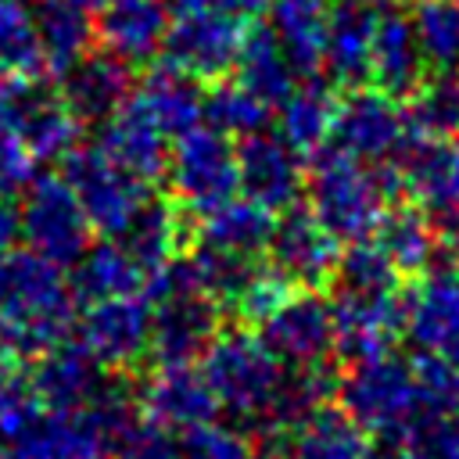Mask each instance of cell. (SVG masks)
<instances>
[{
	"mask_svg": "<svg viewBox=\"0 0 459 459\" xmlns=\"http://www.w3.org/2000/svg\"><path fill=\"white\" fill-rule=\"evenodd\" d=\"M75 316L79 305L61 265L29 247L0 255V359L32 362L72 337Z\"/></svg>",
	"mask_w": 459,
	"mask_h": 459,
	"instance_id": "obj_1",
	"label": "cell"
},
{
	"mask_svg": "<svg viewBox=\"0 0 459 459\" xmlns=\"http://www.w3.org/2000/svg\"><path fill=\"white\" fill-rule=\"evenodd\" d=\"M305 161L308 212L326 226L337 244L369 240L391 204V194L402 190L394 165L359 161L333 143H323Z\"/></svg>",
	"mask_w": 459,
	"mask_h": 459,
	"instance_id": "obj_2",
	"label": "cell"
},
{
	"mask_svg": "<svg viewBox=\"0 0 459 459\" xmlns=\"http://www.w3.org/2000/svg\"><path fill=\"white\" fill-rule=\"evenodd\" d=\"M283 369L287 366L262 344V337L251 333V326H237V323L222 326L201 355V373L219 409H226L247 427L255 423V434L262 430L276 402Z\"/></svg>",
	"mask_w": 459,
	"mask_h": 459,
	"instance_id": "obj_3",
	"label": "cell"
},
{
	"mask_svg": "<svg viewBox=\"0 0 459 459\" xmlns=\"http://www.w3.org/2000/svg\"><path fill=\"white\" fill-rule=\"evenodd\" d=\"M333 398L341 402L337 409L359 430L384 441H391L402 427H409L427 409L412 359H394L391 351L366 362H351L337 377Z\"/></svg>",
	"mask_w": 459,
	"mask_h": 459,
	"instance_id": "obj_4",
	"label": "cell"
},
{
	"mask_svg": "<svg viewBox=\"0 0 459 459\" xmlns=\"http://www.w3.org/2000/svg\"><path fill=\"white\" fill-rule=\"evenodd\" d=\"M165 194L190 215H204L237 197V154L233 140L204 122L179 133L169 147Z\"/></svg>",
	"mask_w": 459,
	"mask_h": 459,
	"instance_id": "obj_5",
	"label": "cell"
},
{
	"mask_svg": "<svg viewBox=\"0 0 459 459\" xmlns=\"http://www.w3.org/2000/svg\"><path fill=\"white\" fill-rule=\"evenodd\" d=\"M402 337L416 355L459 369V265L434 262L398 294Z\"/></svg>",
	"mask_w": 459,
	"mask_h": 459,
	"instance_id": "obj_6",
	"label": "cell"
},
{
	"mask_svg": "<svg viewBox=\"0 0 459 459\" xmlns=\"http://www.w3.org/2000/svg\"><path fill=\"white\" fill-rule=\"evenodd\" d=\"M22 212V240L39 258L68 269L90 244L93 226L75 201L72 186L57 176H32L25 186V197L18 204Z\"/></svg>",
	"mask_w": 459,
	"mask_h": 459,
	"instance_id": "obj_7",
	"label": "cell"
},
{
	"mask_svg": "<svg viewBox=\"0 0 459 459\" xmlns=\"http://www.w3.org/2000/svg\"><path fill=\"white\" fill-rule=\"evenodd\" d=\"M61 179L72 186V194L82 204L93 233H100L104 240L118 237L122 226L129 222V215L151 194L147 183L122 172L97 143H75L61 158Z\"/></svg>",
	"mask_w": 459,
	"mask_h": 459,
	"instance_id": "obj_8",
	"label": "cell"
},
{
	"mask_svg": "<svg viewBox=\"0 0 459 459\" xmlns=\"http://www.w3.org/2000/svg\"><path fill=\"white\" fill-rule=\"evenodd\" d=\"M394 172L409 201L430 219L441 240L459 233V143L412 136L394 154Z\"/></svg>",
	"mask_w": 459,
	"mask_h": 459,
	"instance_id": "obj_9",
	"label": "cell"
},
{
	"mask_svg": "<svg viewBox=\"0 0 459 459\" xmlns=\"http://www.w3.org/2000/svg\"><path fill=\"white\" fill-rule=\"evenodd\" d=\"M244 29H247V18H237L215 4L186 11V14H169L161 61L176 65L197 82L226 79L233 72Z\"/></svg>",
	"mask_w": 459,
	"mask_h": 459,
	"instance_id": "obj_10",
	"label": "cell"
},
{
	"mask_svg": "<svg viewBox=\"0 0 459 459\" xmlns=\"http://www.w3.org/2000/svg\"><path fill=\"white\" fill-rule=\"evenodd\" d=\"M75 330L86 351L111 373H136L151 362V301L143 294L82 305Z\"/></svg>",
	"mask_w": 459,
	"mask_h": 459,
	"instance_id": "obj_11",
	"label": "cell"
},
{
	"mask_svg": "<svg viewBox=\"0 0 459 459\" xmlns=\"http://www.w3.org/2000/svg\"><path fill=\"white\" fill-rule=\"evenodd\" d=\"M405 140H409V122L402 100L373 86H351L337 93V111L330 129L333 147L369 165H391L394 154L405 147Z\"/></svg>",
	"mask_w": 459,
	"mask_h": 459,
	"instance_id": "obj_12",
	"label": "cell"
},
{
	"mask_svg": "<svg viewBox=\"0 0 459 459\" xmlns=\"http://www.w3.org/2000/svg\"><path fill=\"white\" fill-rule=\"evenodd\" d=\"M398 290H344L330 287V323H333V359L344 366L387 355L402 337V301Z\"/></svg>",
	"mask_w": 459,
	"mask_h": 459,
	"instance_id": "obj_13",
	"label": "cell"
},
{
	"mask_svg": "<svg viewBox=\"0 0 459 459\" xmlns=\"http://www.w3.org/2000/svg\"><path fill=\"white\" fill-rule=\"evenodd\" d=\"M237 154V194L280 215L298 204L305 194V165L301 154L280 133H247L233 140Z\"/></svg>",
	"mask_w": 459,
	"mask_h": 459,
	"instance_id": "obj_14",
	"label": "cell"
},
{
	"mask_svg": "<svg viewBox=\"0 0 459 459\" xmlns=\"http://www.w3.org/2000/svg\"><path fill=\"white\" fill-rule=\"evenodd\" d=\"M341 244L326 233V226L308 212V204H294L273 219V233L265 244V262L301 290L330 287L337 269Z\"/></svg>",
	"mask_w": 459,
	"mask_h": 459,
	"instance_id": "obj_15",
	"label": "cell"
},
{
	"mask_svg": "<svg viewBox=\"0 0 459 459\" xmlns=\"http://www.w3.org/2000/svg\"><path fill=\"white\" fill-rule=\"evenodd\" d=\"M262 344L283 366H316L333 359V323L330 305L319 290H290L262 323Z\"/></svg>",
	"mask_w": 459,
	"mask_h": 459,
	"instance_id": "obj_16",
	"label": "cell"
},
{
	"mask_svg": "<svg viewBox=\"0 0 459 459\" xmlns=\"http://www.w3.org/2000/svg\"><path fill=\"white\" fill-rule=\"evenodd\" d=\"M57 97L65 100V108L82 122V126H100L104 118H111L136 90V72L133 65L118 61L108 50L90 47L79 61H72L61 75H57Z\"/></svg>",
	"mask_w": 459,
	"mask_h": 459,
	"instance_id": "obj_17",
	"label": "cell"
},
{
	"mask_svg": "<svg viewBox=\"0 0 459 459\" xmlns=\"http://www.w3.org/2000/svg\"><path fill=\"white\" fill-rule=\"evenodd\" d=\"M194 222L197 215L183 212L169 194H147L140 208L129 215L118 237H111L143 276H154L165 269L176 255H183L194 244Z\"/></svg>",
	"mask_w": 459,
	"mask_h": 459,
	"instance_id": "obj_18",
	"label": "cell"
},
{
	"mask_svg": "<svg viewBox=\"0 0 459 459\" xmlns=\"http://www.w3.org/2000/svg\"><path fill=\"white\" fill-rule=\"evenodd\" d=\"M136 398H140L143 416L172 434L208 423L219 412V402H215L201 366H194V362L151 366V373L136 380Z\"/></svg>",
	"mask_w": 459,
	"mask_h": 459,
	"instance_id": "obj_19",
	"label": "cell"
},
{
	"mask_svg": "<svg viewBox=\"0 0 459 459\" xmlns=\"http://www.w3.org/2000/svg\"><path fill=\"white\" fill-rule=\"evenodd\" d=\"M32 391L43 409L50 412H82L104 387L108 369L86 351L79 337H65L61 344L47 348L29 366Z\"/></svg>",
	"mask_w": 459,
	"mask_h": 459,
	"instance_id": "obj_20",
	"label": "cell"
},
{
	"mask_svg": "<svg viewBox=\"0 0 459 459\" xmlns=\"http://www.w3.org/2000/svg\"><path fill=\"white\" fill-rule=\"evenodd\" d=\"M169 29L165 0H104L93 7V47L126 65H151L161 54Z\"/></svg>",
	"mask_w": 459,
	"mask_h": 459,
	"instance_id": "obj_21",
	"label": "cell"
},
{
	"mask_svg": "<svg viewBox=\"0 0 459 459\" xmlns=\"http://www.w3.org/2000/svg\"><path fill=\"white\" fill-rule=\"evenodd\" d=\"M427 61L420 54L416 32H412V18L409 11H402L394 0L384 4L377 11V29H373V43H369V72H366V86L405 100L427 75Z\"/></svg>",
	"mask_w": 459,
	"mask_h": 459,
	"instance_id": "obj_22",
	"label": "cell"
},
{
	"mask_svg": "<svg viewBox=\"0 0 459 459\" xmlns=\"http://www.w3.org/2000/svg\"><path fill=\"white\" fill-rule=\"evenodd\" d=\"M377 11L359 0H330L326 25H323V61L319 75L333 90L366 86L369 72V43L377 29Z\"/></svg>",
	"mask_w": 459,
	"mask_h": 459,
	"instance_id": "obj_23",
	"label": "cell"
},
{
	"mask_svg": "<svg viewBox=\"0 0 459 459\" xmlns=\"http://www.w3.org/2000/svg\"><path fill=\"white\" fill-rule=\"evenodd\" d=\"M258 459H377L369 434L341 409L323 405L280 437L258 441Z\"/></svg>",
	"mask_w": 459,
	"mask_h": 459,
	"instance_id": "obj_24",
	"label": "cell"
},
{
	"mask_svg": "<svg viewBox=\"0 0 459 459\" xmlns=\"http://www.w3.org/2000/svg\"><path fill=\"white\" fill-rule=\"evenodd\" d=\"M97 147L133 179L154 186L169 169V136L147 118V111L129 97L111 118L97 126Z\"/></svg>",
	"mask_w": 459,
	"mask_h": 459,
	"instance_id": "obj_25",
	"label": "cell"
},
{
	"mask_svg": "<svg viewBox=\"0 0 459 459\" xmlns=\"http://www.w3.org/2000/svg\"><path fill=\"white\" fill-rule=\"evenodd\" d=\"M133 100L169 140H176L179 133L194 129L204 115V82H197L194 75L179 72L169 61H151V68L133 90Z\"/></svg>",
	"mask_w": 459,
	"mask_h": 459,
	"instance_id": "obj_26",
	"label": "cell"
},
{
	"mask_svg": "<svg viewBox=\"0 0 459 459\" xmlns=\"http://www.w3.org/2000/svg\"><path fill=\"white\" fill-rule=\"evenodd\" d=\"M233 79L244 90H251L255 97H262L273 111L298 82L276 32L258 18H251L247 29H244V39H240V50H237V61H233Z\"/></svg>",
	"mask_w": 459,
	"mask_h": 459,
	"instance_id": "obj_27",
	"label": "cell"
},
{
	"mask_svg": "<svg viewBox=\"0 0 459 459\" xmlns=\"http://www.w3.org/2000/svg\"><path fill=\"white\" fill-rule=\"evenodd\" d=\"M333 111H337V90H333L323 75L298 79L294 90L276 104L280 136H283L301 158H308L312 151H319L323 143H330Z\"/></svg>",
	"mask_w": 459,
	"mask_h": 459,
	"instance_id": "obj_28",
	"label": "cell"
},
{
	"mask_svg": "<svg viewBox=\"0 0 459 459\" xmlns=\"http://www.w3.org/2000/svg\"><path fill=\"white\" fill-rule=\"evenodd\" d=\"M369 240L380 247V255L391 262L398 276H420L427 265H434L441 237L430 226V219L409 201V204H387Z\"/></svg>",
	"mask_w": 459,
	"mask_h": 459,
	"instance_id": "obj_29",
	"label": "cell"
},
{
	"mask_svg": "<svg viewBox=\"0 0 459 459\" xmlns=\"http://www.w3.org/2000/svg\"><path fill=\"white\" fill-rule=\"evenodd\" d=\"M68 269L72 273L65 280L79 308L90 301L118 298V294H143V283H147V276L133 265V258L115 240L90 244Z\"/></svg>",
	"mask_w": 459,
	"mask_h": 459,
	"instance_id": "obj_30",
	"label": "cell"
},
{
	"mask_svg": "<svg viewBox=\"0 0 459 459\" xmlns=\"http://www.w3.org/2000/svg\"><path fill=\"white\" fill-rule=\"evenodd\" d=\"M32 22L50 79L93 47V14L75 0H32Z\"/></svg>",
	"mask_w": 459,
	"mask_h": 459,
	"instance_id": "obj_31",
	"label": "cell"
},
{
	"mask_svg": "<svg viewBox=\"0 0 459 459\" xmlns=\"http://www.w3.org/2000/svg\"><path fill=\"white\" fill-rule=\"evenodd\" d=\"M330 0H269V29L276 32L298 79L319 75L323 61V25Z\"/></svg>",
	"mask_w": 459,
	"mask_h": 459,
	"instance_id": "obj_32",
	"label": "cell"
},
{
	"mask_svg": "<svg viewBox=\"0 0 459 459\" xmlns=\"http://www.w3.org/2000/svg\"><path fill=\"white\" fill-rule=\"evenodd\" d=\"M273 212H265L262 204L247 201V197H230L226 204L197 215L194 222V244H212L233 255H251L262 258L269 233H273Z\"/></svg>",
	"mask_w": 459,
	"mask_h": 459,
	"instance_id": "obj_33",
	"label": "cell"
},
{
	"mask_svg": "<svg viewBox=\"0 0 459 459\" xmlns=\"http://www.w3.org/2000/svg\"><path fill=\"white\" fill-rule=\"evenodd\" d=\"M22 143L36 161H61L75 143H82V122L65 108L54 86H43L22 122L14 126Z\"/></svg>",
	"mask_w": 459,
	"mask_h": 459,
	"instance_id": "obj_34",
	"label": "cell"
},
{
	"mask_svg": "<svg viewBox=\"0 0 459 459\" xmlns=\"http://www.w3.org/2000/svg\"><path fill=\"white\" fill-rule=\"evenodd\" d=\"M402 111L412 136L459 140V72H427L402 100Z\"/></svg>",
	"mask_w": 459,
	"mask_h": 459,
	"instance_id": "obj_35",
	"label": "cell"
},
{
	"mask_svg": "<svg viewBox=\"0 0 459 459\" xmlns=\"http://www.w3.org/2000/svg\"><path fill=\"white\" fill-rule=\"evenodd\" d=\"M412 32L430 72H459V0H412Z\"/></svg>",
	"mask_w": 459,
	"mask_h": 459,
	"instance_id": "obj_36",
	"label": "cell"
},
{
	"mask_svg": "<svg viewBox=\"0 0 459 459\" xmlns=\"http://www.w3.org/2000/svg\"><path fill=\"white\" fill-rule=\"evenodd\" d=\"M204 126L226 133L230 140H240L247 133H258L273 122V108L255 97L251 90H244L237 79H215L204 90Z\"/></svg>",
	"mask_w": 459,
	"mask_h": 459,
	"instance_id": "obj_37",
	"label": "cell"
},
{
	"mask_svg": "<svg viewBox=\"0 0 459 459\" xmlns=\"http://www.w3.org/2000/svg\"><path fill=\"white\" fill-rule=\"evenodd\" d=\"M0 68L29 79H50L29 0H0Z\"/></svg>",
	"mask_w": 459,
	"mask_h": 459,
	"instance_id": "obj_38",
	"label": "cell"
},
{
	"mask_svg": "<svg viewBox=\"0 0 459 459\" xmlns=\"http://www.w3.org/2000/svg\"><path fill=\"white\" fill-rule=\"evenodd\" d=\"M394 459H459V412L423 409L394 437Z\"/></svg>",
	"mask_w": 459,
	"mask_h": 459,
	"instance_id": "obj_39",
	"label": "cell"
},
{
	"mask_svg": "<svg viewBox=\"0 0 459 459\" xmlns=\"http://www.w3.org/2000/svg\"><path fill=\"white\" fill-rule=\"evenodd\" d=\"M179 459H258V445L247 430L226 423H197L176 434Z\"/></svg>",
	"mask_w": 459,
	"mask_h": 459,
	"instance_id": "obj_40",
	"label": "cell"
},
{
	"mask_svg": "<svg viewBox=\"0 0 459 459\" xmlns=\"http://www.w3.org/2000/svg\"><path fill=\"white\" fill-rule=\"evenodd\" d=\"M398 273L380 255L373 240H355L337 255V269L330 276V287L344 290H398Z\"/></svg>",
	"mask_w": 459,
	"mask_h": 459,
	"instance_id": "obj_41",
	"label": "cell"
},
{
	"mask_svg": "<svg viewBox=\"0 0 459 459\" xmlns=\"http://www.w3.org/2000/svg\"><path fill=\"white\" fill-rule=\"evenodd\" d=\"M32 176H36V158L29 154L18 133L0 126V194H11V197L22 194Z\"/></svg>",
	"mask_w": 459,
	"mask_h": 459,
	"instance_id": "obj_42",
	"label": "cell"
},
{
	"mask_svg": "<svg viewBox=\"0 0 459 459\" xmlns=\"http://www.w3.org/2000/svg\"><path fill=\"white\" fill-rule=\"evenodd\" d=\"M43 86H47V79H29V75L0 68V126L14 133V126L22 122V115L29 111V104L36 100V93Z\"/></svg>",
	"mask_w": 459,
	"mask_h": 459,
	"instance_id": "obj_43",
	"label": "cell"
},
{
	"mask_svg": "<svg viewBox=\"0 0 459 459\" xmlns=\"http://www.w3.org/2000/svg\"><path fill=\"white\" fill-rule=\"evenodd\" d=\"M22 240V212L11 194H0V255L18 247Z\"/></svg>",
	"mask_w": 459,
	"mask_h": 459,
	"instance_id": "obj_44",
	"label": "cell"
},
{
	"mask_svg": "<svg viewBox=\"0 0 459 459\" xmlns=\"http://www.w3.org/2000/svg\"><path fill=\"white\" fill-rule=\"evenodd\" d=\"M215 7H222V11H230V14H237V18H258L265 7H269V0H212Z\"/></svg>",
	"mask_w": 459,
	"mask_h": 459,
	"instance_id": "obj_45",
	"label": "cell"
},
{
	"mask_svg": "<svg viewBox=\"0 0 459 459\" xmlns=\"http://www.w3.org/2000/svg\"><path fill=\"white\" fill-rule=\"evenodd\" d=\"M0 459H25L22 452H14L11 445H0Z\"/></svg>",
	"mask_w": 459,
	"mask_h": 459,
	"instance_id": "obj_46",
	"label": "cell"
},
{
	"mask_svg": "<svg viewBox=\"0 0 459 459\" xmlns=\"http://www.w3.org/2000/svg\"><path fill=\"white\" fill-rule=\"evenodd\" d=\"M75 4H82V7H86V11H93V7H100V4H104V0H75Z\"/></svg>",
	"mask_w": 459,
	"mask_h": 459,
	"instance_id": "obj_47",
	"label": "cell"
},
{
	"mask_svg": "<svg viewBox=\"0 0 459 459\" xmlns=\"http://www.w3.org/2000/svg\"><path fill=\"white\" fill-rule=\"evenodd\" d=\"M359 4H369V7H384V4H391V0H359Z\"/></svg>",
	"mask_w": 459,
	"mask_h": 459,
	"instance_id": "obj_48",
	"label": "cell"
}]
</instances>
